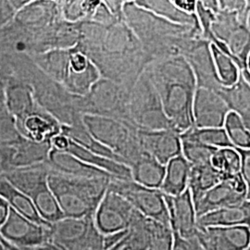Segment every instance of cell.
I'll use <instances>...</instances> for the list:
<instances>
[{
  "label": "cell",
  "instance_id": "cell-1",
  "mask_svg": "<svg viewBox=\"0 0 250 250\" xmlns=\"http://www.w3.org/2000/svg\"><path fill=\"white\" fill-rule=\"evenodd\" d=\"M172 130L179 134L194 126L193 102L197 79L188 62L161 71L153 83Z\"/></svg>",
  "mask_w": 250,
  "mask_h": 250
},
{
  "label": "cell",
  "instance_id": "cell-2",
  "mask_svg": "<svg viewBox=\"0 0 250 250\" xmlns=\"http://www.w3.org/2000/svg\"><path fill=\"white\" fill-rule=\"evenodd\" d=\"M112 178H81L50 171L47 182L64 217L84 218L95 215Z\"/></svg>",
  "mask_w": 250,
  "mask_h": 250
},
{
  "label": "cell",
  "instance_id": "cell-3",
  "mask_svg": "<svg viewBox=\"0 0 250 250\" xmlns=\"http://www.w3.org/2000/svg\"><path fill=\"white\" fill-rule=\"evenodd\" d=\"M83 124L95 139L122 158L129 167L143 151L138 129L129 122L86 115Z\"/></svg>",
  "mask_w": 250,
  "mask_h": 250
},
{
  "label": "cell",
  "instance_id": "cell-4",
  "mask_svg": "<svg viewBox=\"0 0 250 250\" xmlns=\"http://www.w3.org/2000/svg\"><path fill=\"white\" fill-rule=\"evenodd\" d=\"M108 188L125 199L141 214L161 224L170 225L169 211L161 189L146 188L133 180L112 178Z\"/></svg>",
  "mask_w": 250,
  "mask_h": 250
},
{
  "label": "cell",
  "instance_id": "cell-5",
  "mask_svg": "<svg viewBox=\"0 0 250 250\" xmlns=\"http://www.w3.org/2000/svg\"><path fill=\"white\" fill-rule=\"evenodd\" d=\"M136 209L125 197L107 188L94 215V222L104 235L128 230Z\"/></svg>",
  "mask_w": 250,
  "mask_h": 250
},
{
  "label": "cell",
  "instance_id": "cell-6",
  "mask_svg": "<svg viewBox=\"0 0 250 250\" xmlns=\"http://www.w3.org/2000/svg\"><path fill=\"white\" fill-rule=\"evenodd\" d=\"M50 226L34 223L10 208L5 223L0 227V234L18 250H27L49 241Z\"/></svg>",
  "mask_w": 250,
  "mask_h": 250
},
{
  "label": "cell",
  "instance_id": "cell-7",
  "mask_svg": "<svg viewBox=\"0 0 250 250\" xmlns=\"http://www.w3.org/2000/svg\"><path fill=\"white\" fill-rule=\"evenodd\" d=\"M247 196L248 189L240 173L223 180L195 204L197 217L226 207L238 205L247 200Z\"/></svg>",
  "mask_w": 250,
  "mask_h": 250
},
{
  "label": "cell",
  "instance_id": "cell-8",
  "mask_svg": "<svg viewBox=\"0 0 250 250\" xmlns=\"http://www.w3.org/2000/svg\"><path fill=\"white\" fill-rule=\"evenodd\" d=\"M230 111L226 102L216 91L197 86L193 102L194 127L223 128Z\"/></svg>",
  "mask_w": 250,
  "mask_h": 250
},
{
  "label": "cell",
  "instance_id": "cell-9",
  "mask_svg": "<svg viewBox=\"0 0 250 250\" xmlns=\"http://www.w3.org/2000/svg\"><path fill=\"white\" fill-rule=\"evenodd\" d=\"M196 236L206 250H245L250 244L249 226L197 227Z\"/></svg>",
  "mask_w": 250,
  "mask_h": 250
},
{
  "label": "cell",
  "instance_id": "cell-10",
  "mask_svg": "<svg viewBox=\"0 0 250 250\" xmlns=\"http://www.w3.org/2000/svg\"><path fill=\"white\" fill-rule=\"evenodd\" d=\"M138 138L144 151L151 155L163 165L182 155L180 134L171 130H138Z\"/></svg>",
  "mask_w": 250,
  "mask_h": 250
},
{
  "label": "cell",
  "instance_id": "cell-11",
  "mask_svg": "<svg viewBox=\"0 0 250 250\" xmlns=\"http://www.w3.org/2000/svg\"><path fill=\"white\" fill-rule=\"evenodd\" d=\"M172 231L181 237H195L197 231L196 208L189 189L176 197L164 195Z\"/></svg>",
  "mask_w": 250,
  "mask_h": 250
},
{
  "label": "cell",
  "instance_id": "cell-12",
  "mask_svg": "<svg viewBox=\"0 0 250 250\" xmlns=\"http://www.w3.org/2000/svg\"><path fill=\"white\" fill-rule=\"evenodd\" d=\"M45 163L50 171L81 178L112 177L106 171L84 163L71 153L51 147ZM114 178V177H113Z\"/></svg>",
  "mask_w": 250,
  "mask_h": 250
},
{
  "label": "cell",
  "instance_id": "cell-13",
  "mask_svg": "<svg viewBox=\"0 0 250 250\" xmlns=\"http://www.w3.org/2000/svg\"><path fill=\"white\" fill-rule=\"evenodd\" d=\"M94 224V216L84 218H68L51 224L49 228V241L62 250H72L88 232Z\"/></svg>",
  "mask_w": 250,
  "mask_h": 250
},
{
  "label": "cell",
  "instance_id": "cell-14",
  "mask_svg": "<svg viewBox=\"0 0 250 250\" xmlns=\"http://www.w3.org/2000/svg\"><path fill=\"white\" fill-rule=\"evenodd\" d=\"M250 226V201L210 211L197 218V227Z\"/></svg>",
  "mask_w": 250,
  "mask_h": 250
},
{
  "label": "cell",
  "instance_id": "cell-15",
  "mask_svg": "<svg viewBox=\"0 0 250 250\" xmlns=\"http://www.w3.org/2000/svg\"><path fill=\"white\" fill-rule=\"evenodd\" d=\"M23 131L27 139L35 143H51L62 134V125L57 119L44 111H33L23 119Z\"/></svg>",
  "mask_w": 250,
  "mask_h": 250
},
{
  "label": "cell",
  "instance_id": "cell-16",
  "mask_svg": "<svg viewBox=\"0 0 250 250\" xmlns=\"http://www.w3.org/2000/svg\"><path fill=\"white\" fill-rule=\"evenodd\" d=\"M49 172L50 170L44 162L13 171L8 175L7 181L19 191L32 198L40 190L48 186Z\"/></svg>",
  "mask_w": 250,
  "mask_h": 250
},
{
  "label": "cell",
  "instance_id": "cell-17",
  "mask_svg": "<svg viewBox=\"0 0 250 250\" xmlns=\"http://www.w3.org/2000/svg\"><path fill=\"white\" fill-rule=\"evenodd\" d=\"M64 151L69 152L78 158L79 160L83 161L86 164L98 168L99 170L106 171L109 173L112 177L121 180H133L132 172L129 166L126 164L121 163L119 161H113L106 157L100 156L96 153L89 151L78 144L73 142L69 138V142Z\"/></svg>",
  "mask_w": 250,
  "mask_h": 250
},
{
  "label": "cell",
  "instance_id": "cell-18",
  "mask_svg": "<svg viewBox=\"0 0 250 250\" xmlns=\"http://www.w3.org/2000/svg\"><path fill=\"white\" fill-rule=\"evenodd\" d=\"M216 92L223 98L230 110L236 113L250 131V83L241 73L230 87L221 86Z\"/></svg>",
  "mask_w": 250,
  "mask_h": 250
},
{
  "label": "cell",
  "instance_id": "cell-19",
  "mask_svg": "<svg viewBox=\"0 0 250 250\" xmlns=\"http://www.w3.org/2000/svg\"><path fill=\"white\" fill-rule=\"evenodd\" d=\"M130 169L135 183L146 188L160 189L165 176L166 166L143 150L130 165Z\"/></svg>",
  "mask_w": 250,
  "mask_h": 250
},
{
  "label": "cell",
  "instance_id": "cell-20",
  "mask_svg": "<svg viewBox=\"0 0 250 250\" xmlns=\"http://www.w3.org/2000/svg\"><path fill=\"white\" fill-rule=\"evenodd\" d=\"M191 164L183 155L172 159L166 165V171L161 192L170 197H176L188 188Z\"/></svg>",
  "mask_w": 250,
  "mask_h": 250
},
{
  "label": "cell",
  "instance_id": "cell-21",
  "mask_svg": "<svg viewBox=\"0 0 250 250\" xmlns=\"http://www.w3.org/2000/svg\"><path fill=\"white\" fill-rule=\"evenodd\" d=\"M224 180V176L208 164L191 165L188 180V189L191 193L194 205L208 191Z\"/></svg>",
  "mask_w": 250,
  "mask_h": 250
},
{
  "label": "cell",
  "instance_id": "cell-22",
  "mask_svg": "<svg viewBox=\"0 0 250 250\" xmlns=\"http://www.w3.org/2000/svg\"><path fill=\"white\" fill-rule=\"evenodd\" d=\"M0 195L9 202L12 209L17 211L19 214L22 215L36 224L45 226L51 225L45 222L38 214L32 199L14 188L9 181H0Z\"/></svg>",
  "mask_w": 250,
  "mask_h": 250
},
{
  "label": "cell",
  "instance_id": "cell-23",
  "mask_svg": "<svg viewBox=\"0 0 250 250\" xmlns=\"http://www.w3.org/2000/svg\"><path fill=\"white\" fill-rule=\"evenodd\" d=\"M62 134L66 135L73 142L78 144L79 146L89 151L125 164V161H123L122 158H120L112 150H110L109 148H107V146H103L102 144L99 143L97 139H95L93 135L87 131L83 122L72 126H63L62 125Z\"/></svg>",
  "mask_w": 250,
  "mask_h": 250
},
{
  "label": "cell",
  "instance_id": "cell-24",
  "mask_svg": "<svg viewBox=\"0 0 250 250\" xmlns=\"http://www.w3.org/2000/svg\"><path fill=\"white\" fill-rule=\"evenodd\" d=\"M180 137L182 140L194 141L215 148L233 147L224 127L197 128L193 126L185 133L180 134Z\"/></svg>",
  "mask_w": 250,
  "mask_h": 250
},
{
  "label": "cell",
  "instance_id": "cell-25",
  "mask_svg": "<svg viewBox=\"0 0 250 250\" xmlns=\"http://www.w3.org/2000/svg\"><path fill=\"white\" fill-rule=\"evenodd\" d=\"M209 49L220 83L224 87L232 86L238 81L240 76V71L237 65L227 54L221 51L213 44L210 45Z\"/></svg>",
  "mask_w": 250,
  "mask_h": 250
},
{
  "label": "cell",
  "instance_id": "cell-26",
  "mask_svg": "<svg viewBox=\"0 0 250 250\" xmlns=\"http://www.w3.org/2000/svg\"><path fill=\"white\" fill-rule=\"evenodd\" d=\"M40 217L52 224L64 218L61 207L49 187H45L31 198Z\"/></svg>",
  "mask_w": 250,
  "mask_h": 250
},
{
  "label": "cell",
  "instance_id": "cell-27",
  "mask_svg": "<svg viewBox=\"0 0 250 250\" xmlns=\"http://www.w3.org/2000/svg\"><path fill=\"white\" fill-rule=\"evenodd\" d=\"M210 164L225 179L240 173V156L234 147L218 148L211 158Z\"/></svg>",
  "mask_w": 250,
  "mask_h": 250
},
{
  "label": "cell",
  "instance_id": "cell-28",
  "mask_svg": "<svg viewBox=\"0 0 250 250\" xmlns=\"http://www.w3.org/2000/svg\"><path fill=\"white\" fill-rule=\"evenodd\" d=\"M173 231L168 224L148 219V241L146 250H172Z\"/></svg>",
  "mask_w": 250,
  "mask_h": 250
},
{
  "label": "cell",
  "instance_id": "cell-29",
  "mask_svg": "<svg viewBox=\"0 0 250 250\" xmlns=\"http://www.w3.org/2000/svg\"><path fill=\"white\" fill-rule=\"evenodd\" d=\"M224 128L234 148L250 149V131L236 113H228Z\"/></svg>",
  "mask_w": 250,
  "mask_h": 250
},
{
  "label": "cell",
  "instance_id": "cell-30",
  "mask_svg": "<svg viewBox=\"0 0 250 250\" xmlns=\"http://www.w3.org/2000/svg\"><path fill=\"white\" fill-rule=\"evenodd\" d=\"M182 155L191 165L210 163L211 158L218 148L189 140H182Z\"/></svg>",
  "mask_w": 250,
  "mask_h": 250
},
{
  "label": "cell",
  "instance_id": "cell-31",
  "mask_svg": "<svg viewBox=\"0 0 250 250\" xmlns=\"http://www.w3.org/2000/svg\"><path fill=\"white\" fill-rule=\"evenodd\" d=\"M72 250H105L104 234L99 232L95 222L91 225L88 232Z\"/></svg>",
  "mask_w": 250,
  "mask_h": 250
},
{
  "label": "cell",
  "instance_id": "cell-32",
  "mask_svg": "<svg viewBox=\"0 0 250 250\" xmlns=\"http://www.w3.org/2000/svg\"><path fill=\"white\" fill-rule=\"evenodd\" d=\"M240 156V174L248 189V195L250 194V148L241 149L235 148ZM248 197V196H247Z\"/></svg>",
  "mask_w": 250,
  "mask_h": 250
},
{
  "label": "cell",
  "instance_id": "cell-33",
  "mask_svg": "<svg viewBox=\"0 0 250 250\" xmlns=\"http://www.w3.org/2000/svg\"><path fill=\"white\" fill-rule=\"evenodd\" d=\"M174 234V243L172 250H206L197 240V236L191 238L181 237L176 232Z\"/></svg>",
  "mask_w": 250,
  "mask_h": 250
},
{
  "label": "cell",
  "instance_id": "cell-34",
  "mask_svg": "<svg viewBox=\"0 0 250 250\" xmlns=\"http://www.w3.org/2000/svg\"><path fill=\"white\" fill-rule=\"evenodd\" d=\"M220 9L229 11H236L241 14L248 15L247 5L245 0H217Z\"/></svg>",
  "mask_w": 250,
  "mask_h": 250
},
{
  "label": "cell",
  "instance_id": "cell-35",
  "mask_svg": "<svg viewBox=\"0 0 250 250\" xmlns=\"http://www.w3.org/2000/svg\"><path fill=\"white\" fill-rule=\"evenodd\" d=\"M72 66L73 71L76 73L84 72V71L86 70V62H85L84 58L80 55L74 57L72 59Z\"/></svg>",
  "mask_w": 250,
  "mask_h": 250
},
{
  "label": "cell",
  "instance_id": "cell-36",
  "mask_svg": "<svg viewBox=\"0 0 250 250\" xmlns=\"http://www.w3.org/2000/svg\"><path fill=\"white\" fill-rule=\"evenodd\" d=\"M198 2H200L206 9H210L211 11H213L214 13H217L220 11V6L217 0H197Z\"/></svg>",
  "mask_w": 250,
  "mask_h": 250
},
{
  "label": "cell",
  "instance_id": "cell-37",
  "mask_svg": "<svg viewBox=\"0 0 250 250\" xmlns=\"http://www.w3.org/2000/svg\"><path fill=\"white\" fill-rule=\"evenodd\" d=\"M62 250V249H60L59 247L55 246L52 243L50 242H46L45 244L41 245V246H38L36 248H32V249H27V250Z\"/></svg>",
  "mask_w": 250,
  "mask_h": 250
},
{
  "label": "cell",
  "instance_id": "cell-38",
  "mask_svg": "<svg viewBox=\"0 0 250 250\" xmlns=\"http://www.w3.org/2000/svg\"><path fill=\"white\" fill-rule=\"evenodd\" d=\"M0 250H20L17 249V248H15V247H13V246H11L10 244H9L8 242L6 241L5 239H3V238H0Z\"/></svg>",
  "mask_w": 250,
  "mask_h": 250
},
{
  "label": "cell",
  "instance_id": "cell-39",
  "mask_svg": "<svg viewBox=\"0 0 250 250\" xmlns=\"http://www.w3.org/2000/svg\"><path fill=\"white\" fill-rule=\"evenodd\" d=\"M125 243H126V236H125L124 240H122L119 244H117L116 246H114V247H112V248H110V249L107 250H121L125 247Z\"/></svg>",
  "mask_w": 250,
  "mask_h": 250
},
{
  "label": "cell",
  "instance_id": "cell-40",
  "mask_svg": "<svg viewBox=\"0 0 250 250\" xmlns=\"http://www.w3.org/2000/svg\"><path fill=\"white\" fill-rule=\"evenodd\" d=\"M246 1V5H247V12L249 13L250 11V0H245Z\"/></svg>",
  "mask_w": 250,
  "mask_h": 250
},
{
  "label": "cell",
  "instance_id": "cell-41",
  "mask_svg": "<svg viewBox=\"0 0 250 250\" xmlns=\"http://www.w3.org/2000/svg\"><path fill=\"white\" fill-rule=\"evenodd\" d=\"M247 67H248V71L250 73V53L248 57V61H247Z\"/></svg>",
  "mask_w": 250,
  "mask_h": 250
},
{
  "label": "cell",
  "instance_id": "cell-42",
  "mask_svg": "<svg viewBox=\"0 0 250 250\" xmlns=\"http://www.w3.org/2000/svg\"><path fill=\"white\" fill-rule=\"evenodd\" d=\"M248 25H249L250 29V11L249 12V15H248Z\"/></svg>",
  "mask_w": 250,
  "mask_h": 250
},
{
  "label": "cell",
  "instance_id": "cell-43",
  "mask_svg": "<svg viewBox=\"0 0 250 250\" xmlns=\"http://www.w3.org/2000/svg\"><path fill=\"white\" fill-rule=\"evenodd\" d=\"M247 199H248V200H250V195H248V197H247Z\"/></svg>",
  "mask_w": 250,
  "mask_h": 250
},
{
  "label": "cell",
  "instance_id": "cell-44",
  "mask_svg": "<svg viewBox=\"0 0 250 250\" xmlns=\"http://www.w3.org/2000/svg\"><path fill=\"white\" fill-rule=\"evenodd\" d=\"M127 250V249H126V248H125V247H124V248H123V249H122V250Z\"/></svg>",
  "mask_w": 250,
  "mask_h": 250
},
{
  "label": "cell",
  "instance_id": "cell-45",
  "mask_svg": "<svg viewBox=\"0 0 250 250\" xmlns=\"http://www.w3.org/2000/svg\"><path fill=\"white\" fill-rule=\"evenodd\" d=\"M245 250H250V246H249V248H248V249H246Z\"/></svg>",
  "mask_w": 250,
  "mask_h": 250
},
{
  "label": "cell",
  "instance_id": "cell-46",
  "mask_svg": "<svg viewBox=\"0 0 250 250\" xmlns=\"http://www.w3.org/2000/svg\"></svg>",
  "mask_w": 250,
  "mask_h": 250
}]
</instances>
